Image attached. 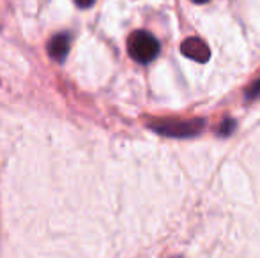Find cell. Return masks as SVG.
Returning <instances> with one entry per match:
<instances>
[{
	"label": "cell",
	"mask_w": 260,
	"mask_h": 258,
	"mask_svg": "<svg viewBox=\"0 0 260 258\" xmlns=\"http://www.w3.org/2000/svg\"><path fill=\"white\" fill-rule=\"evenodd\" d=\"M69 48H71V38H69V34H66V32L53 35L48 43L50 57H52L53 60H58V62H62V60L66 59V55L69 53Z\"/></svg>",
	"instance_id": "obj_4"
},
{
	"label": "cell",
	"mask_w": 260,
	"mask_h": 258,
	"mask_svg": "<svg viewBox=\"0 0 260 258\" xmlns=\"http://www.w3.org/2000/svg\"><path fill=\"white\" fill-rule=\"evenodd\" d=\"M127 53L138 64H149L159 55V41L147 30H137L127 39Z\"/></svg>",
	"instance_id": "obj_2"
},
{
	"label": "cell",
	"mask_w": 260,
	"mask_h": 258,
	"mask_svg": "<svg viewBox=\"0 0 260 258\" xmlns=\"http://www.w3.org/2000/svg\"><path fill=\"white\" fill-rule=\"evenodd\" d=\"M191 2H195V4H206V2H209V0H191Z\"/></svg>",
	"instance_id": "obj_8"
},
{
	"label": "cell",
	"mask_w": 260,
	"mask_h": 258,
	"mask_svg": "<svg viewBox=\"0 0 260 258\" xmlns=\"http://www.w3.org/2000/svg\"><path fill=\"white\" fill-rule=\"evenodd\" d=\"M181 53L200 64L207 62L209 57H211V50H209V46L200 38H188L186 41H182Z\"/></svg>",
	"instance_id": "obj_3"
},
{
	"label": "cell",
	"mask_w": 260,
	"mask_h": 258,
	"mask_svg": "<svg viewBox=\"0 0 260 258\" xmlns=\"http://www.w3.org/2000/svg\"><path fill=\"white\" fill-rule=\"evenodd\" d=\"M234 129H236V122H234L232 119H226V121L221 124V128H219L218 134H219V136H229Z\"/></svg>",
	"instance_id": "obj_6"
},
{
	"label": "cell",
	"mask_w": 260,
	"mask_h": 258,
	"mask_svg": "<svg viewBox=\"0 0 260 258\" xmlns=\"http://www.w3.org/2000/svg\"><path fill=\"white\" fill-rule=\"evenodd\" d=\"M75 2H76V6H78V7H90L94 2H96V0H75Z\"/></svg>",
	"instance_id": "obj_7"
},
{
	"label": "cell",
	"mask_w": 260,
	"mask_h": 258,
	"mask_svg": "<svg viewBox=\"0 0 260 258\" xmlns=\"http://www.w3.org/2000/svg\"><path fill=\"white\" fill-rule=\"evenodd\" d=\"M154 133L167 138H193L206 128L204 119H154L149 122Z\"/></svg>",
	"instance_id": "obj_1"
},
{
	"label": "cell",
	"mask_w": 260,
	"mask_h": 258,
	"mask_svg": "<svg viewBox=\"0 0 260 258\" xmlns=\"http://www.w3.org/2000/svg\"><path fill=\"white\" fill-rule=\"evenodd\" d=\"M260 97V80L253 83V85H250L246 89V101H255Z\"/></svg>",
	"instance_id": "obj_5"
}]
</instances>
